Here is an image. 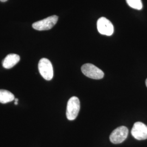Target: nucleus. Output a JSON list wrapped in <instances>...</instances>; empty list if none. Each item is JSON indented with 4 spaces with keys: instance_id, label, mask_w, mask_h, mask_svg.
<instances>
[{
    "instance_id": "nucleus-1",
    "label": "nucleus",
    "mask_w": 147,
    "mask_h": 147,
    "mask_svg": "<svg viewBox=\"0 0 147 147\" xmlns=\"http://www.w3.org/2000/svg\"><path fill=\"white\" fill-rule=\"evenodd\" d=\"M80 109V102L76 96H72L67 103L66 116L69 121H73L78 116Z\"/></svg>"
},
{
    "instance_id": "nucleus-2",
    "label": "nucleus",
    "mask_w": 147,
    "mask_h": 147,
    "mask_svg": "<svg viewBox=\"0 0 147 147\" xmlns=\"http://www.w3.org/2000/svg\"><path fill=\"white\" fill-rule=\"evenodd\" d=\"M38 69L39 73L45 80L50 81L53 76V65L47 58H42L38 63Z\"/></svg>"
},
{
    "instance_id": "nucleus-3",
    "label": "nucleus",
    "mask_w": 147,
    "mask_h": 147,
    "mask_svg": "<svg viewBox=\"0 0 147 147\" xmlns=\"http://www.w3.org/2000/svg\"><path fill=\"white\" fill-rule=\"evenodd\" d=\"M81 71L86 76L90 79L100 80L104 76V73L101 69L90 63L83 65L81 67Z\"/></svg>"
},
{
    "instance_id": "nucleus-4",
    "label": "nucleus",
    "mask_w": 147,
    "mask_h": 147,
    "mask_svg": "<svg viewBox=\"0 0 147 147\" xmlns=\"http://www.w3.org/2000/svg\"><path fill=\"white\" fill-rule=\"evenodd\" d=\"M58 19L57 16H51L43 20L33 23L32 27L34 29L38 31L49 30L57 24Z\"/></svg>"
},
{
    "instance_id": "nucleus-5",
    "label": "nucleus",
    "mask_w": 147,
    "mask_h": 147,
    "mask_svg": "<svg viewBox=\"0 0 147 147\" xmlns=\"http://www.w3.org/2000/svg\"><path fill=\"white\" fill-rule=\"evenodd\" d=\"M128 133L129 130L126 126H119L112 132L110 136V140L113 144H119L126 140Z\"/></svg>"
},
{
    "instance_id": "nucleus-6",
    "label": "nucleus",
    "mask_w": 147,
    "mask_h": 147,
    "mask_svg": "<svg viewBox=\"0 0 147 147\" xmlns=\"http://www.w3.org/2000/svg\"><path fill=\"white\" fill-rule=\"evenodd\" d=\"M97 28L99 32L102 35L110 36L114 32L113 24L105 17H101L98 19L97 22Z\"/></svg>"
},
{
    "instance_id": "nucleus-7",
    "label": "nucleus",
    "mask_w": 147,
    "mask_h": 147,
    "mask_svg": "<svg viewBox=\"0 0 147 147\" xmlns=\"http://www.w3.org/2000/svg\"><path fill=\"white\" fill-rule=\"evenodd\" d=\"M131 135L137 140L147 139V126L141 121L136 122L132 128Z\"/></svg>"
},
{
    "instance_id": "nucleus-8",
    "label": "nucleus",
    "mask_w": 147,
    "mask_h": 147,
    "mask_svg": "<svg viewBox=\"0 0 147 147\" xmlns=\"http://www.w3.org/2000/svg\"><path fill=\"white\" fill-rule=\"evenodd\" d=\"M20 59L18 55L11 53L8 55L2 61V65L3 68L7 69L11 68L14 67Z\"/></svg>"
},
{
    "instance_id": "nucleus-9",
    "label": "nucleus",
    "mask_w": 147,
    "mask_h": 147,
    "mask_svg": "<svg viewBox=\"0 0 147 147\" xmlns=\"http://www.w3.org/2000/svg\"><path fill=\"white\" fill-rule=\"evenodd\" d=\"M15 99V96L11 92L5 89H0V102L7 104Z\"/></svg>"
},
{
    "instance_id": "nucleus-10",
    "label": "nucleus",
    "mask_w": 147,
    "mask_h": 147,
    "mask_svg": "<svg viewBox=\"0 0 147 147\" xmlns=\"http://www.w3.org/2000/svg\"><path fill=\"white\" fill-rule=\"evenodd\" d=\"M127 3L132 8L137 10H141L143 7L141 0H126Z\"/></svg>"
},
{
    "instance_id": "nucleus-11",
    "label": "nucleus",
    "mask_w": 147,
    "mask_h": 147,
    "mask_svg": "<svg viewBox=\"0 0 147 147\" xmlns=\"http://www.w3.org/2000/svg\"><path fill=\"white\" fill-rule=\"evenodd\" d=\"M7 0H0V1H1V2H5V1H7Z\"/></svg>"
},
{
    "instance_id": "nucleus-12",
    "label": "nucleus",
    "mask_w": 147,
    "mask_h": 147,
    "mask_svg": "<svg viewBox=\"0 0 147 147\" xmlns=\"http://www.w3.org/2000/svg\"><path fill=\"white\" fill-rule=\"evenodd\" d=\"M14 104H16V105H18V102H16V101H15V102H14Z\"/></svg>"
},
{
    "instance_id": "nucleus-13",
    "label": "nucleus",
    "mask_w": 147,
    "mask_h": 147,
    "mask_svg": "<svg viewBox=\"0 0 147 147\" xmlns=\"http://www.w3.org/2000/svg\"><path fill=\"white\" fill-rule=\"evenodd\" d=\"M14 100H15V101H16V102L18 101V99H15Z\"/></svg>"
},
{
    "instance_id": "nucleus-14",
    "label": "nucleus",
    "mask_w": 147,
    "mask_h": 147,
    "mask_svg": "<svg viewBox=\"0 0 147 147\" xmlns=\"http://www.w3.org/2000/svg\"><path fill=\"white\" fill-rule=\"evenodd\" d=\"M146 86H147V79H146Z\"/></svg>"
}]
</instances>
